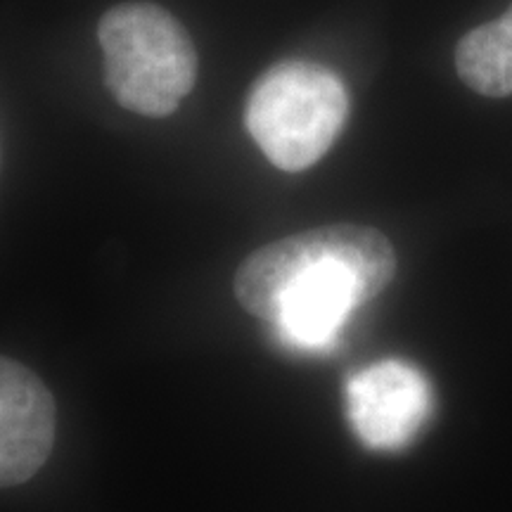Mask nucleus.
Returning a JSON list of instances; mask_svg holds the SVG:
<instances>
[{
  "mask_svg": "<svg viewBox=\"0 0 512 512\" xmlns=\"http://www.w3.org/2000/svg\"><path fill=\"white\" fill-rule=\"evenodd\" d=\"M396 252L377 228L335 223L256 249L235 273V297L297 349H328L366 302L387 290Z\"/></svg>",
  "mask_w": 512,
  "mask_h": 512,
  "instance_id": "f257e3e1",
  "label": "nucleus"
},
{
  "mask_svg": "<svg viewBox=\"0 0 512 512\" xmlns=\"http://www.w3.org/2000/svg\"><path fill=\"white\" fill-rule=\"evenodd\" d=\"M98 38L107 88L128 112L169 117L195 88L197 50L169 10L155 3L114 5L100 19Z\"/></svg>",
  "mask_w": 512,
  "mask_h": 512,
  "instance_id": "f03ea898",
  "label": "nucleus"
},
{
  "mask_svg": "<svg viewBox=\"0 0 512 512\" xmlns=\"http://www.w3.org/2000/svg\"><path fill=\"white\" fill-rule=\"evenodd\" d=\"M349 117L344 81L318 62L283 60L268 67L245 102V126L268 162L304 171L335 145Z\"/></svg>",
  "mask_w": 512,
  "mask_h": 512,
  "instance_id": "7ed1b4c3",
  "label": "nucleus"
},
{
  "mask_svg": "<svg viewBox=\"0 0 512 512\" xmlns=\"http://www.w3.org/2000/svg\"><path fill=\"white\" fill-rule=\"evenodd\" d=\"M349 425L375 451H396L418 437L432 413V387L411 363L380 361L347 384Z\"/></svg>",
  "mask_w": 512,
  "mask_h": 512,
  "instance_id": "20e7f679",
  "label": "nucleus"
},
{
  "mask_svg": "<svg viewBox=\"0 0 512 512\" xmlns=\"http://www.w3.org/2000/svg\"><path fill=\"white\" fill-rule=\"evenodd\" d=\"M57 411L46 382L15 358L0 363V484L29 482L55 444Z\"/></svg>",
  "mask_w": 512,
  "mask_h": 512,
  "instance_id": "39448f33",
  "label": "nucleus"
},
{
  "mask_svg": "<svg viewBox=\"0 0 512 512\" xmlns=\"http://www.w3.org/2000/svg\"><path fill=\"white\" fill-rule=\"evenodd\" d=\"M456 69L465 86L479 95H512V5L494 22H486L460 38Z\"/></svg>",
  "mask_w": 512,
  "mask_h": 512,
  "instance_id": "423d86ee",
  "label": "nucleus"
}]
</instances>
